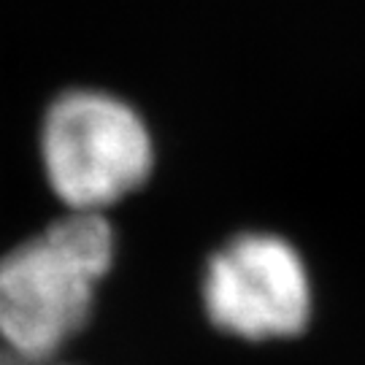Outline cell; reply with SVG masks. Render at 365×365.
Wrapping results in <instances>:
<instances>
[{
	"mask_svg": "<svg viewBox=\"0 0 365 365\" xmlns=\"http://www.w3.org/2000/svg\"><path fill=\"white\" fill-rule=\"evenodd\" d=\"M117 260L108 214L63 211L0 252V346L25 363H52L90 327Z\"/></svg>",
	"mask_w": 365,
	"mask_h": 365,
	"instance_id": "obj_1",
	"label": "cell"
},
{
	"mask_svg": "<svg viewBox=\"0 0 365 365\" xmlns=\"http://www.w3.org/2000/svg\"><path fill=\"white\" fill-rule=\"evenodd\" d=\"M38 155L63 209L111 214L152 179L157 138L130 98L98 84H71L43 106Z\"/></svg>",
	"mask_w": 365,
	"mask_h": 365,
	"instance_id": "obj_2",
	"label": "cell"
},
{
	"mask_svg": "<svg viewBox=\"0 0 365 365\" xmlns=\"http://www.w3.org/2000/svg\"><path fill=\"white\" fill-rule=\"evenodd\" d=\"M211 327L244 344L303 336L314 319L312 268L287 235L241 230L211 252L200 282Z\"/></svg>",
	"mask_w": 365,
	"mask_h": 365,
	"instance_id": "obj_3",
	"label": "cell"
}]
</instances>
